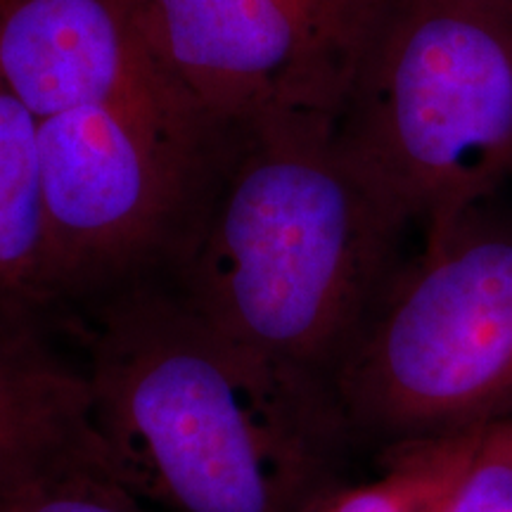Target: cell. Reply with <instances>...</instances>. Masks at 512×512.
Listing matches in <instances>:
<instances>
[{
    "label": "cell",
    "mask_w": 512,
    "mask_h": 512,
    "mask_svg": "<svg viewBox=\"0 0 512 512\" xmlns=\"http://www.w3.org/2000/svg\"><path fill=\"white\" fill-rule=\"evenodd\" d=\"M86 425L83 375L0 313V489Z\"/></svg>",
    "instance_id": "obj_8"
},
{
    "label": "cell",
    "mask_w": 512,
    "mask_h": 512,
    "mask_svg": "<svg viewBox=\"0 0 512 512\" xmlns=\"http://www.w3.org/2000/svg\"><path fill=\"white\" fill-rule=\"evenodd\" d=\"M498 430H501L505 434V439H508L512 444V415H510V418L498 420Z\"/></svg>",
    "instance_id": "obj_13"
},
{
    "label": "cell",
    "mask_w": 512,
    "mask_h": 512,
    "mask_svg": "<svg viewBox=\"0 0 512 512\" xmlns=\"http://www.w3.org/2000/svg\"><path fill=\"white\" fill-rule=\"evenodd\" d=\"M351 434L387 446L512 415V233L434 230L389 278L335 382Z\"/></svg>",
    "instance_id": "obj_4"
},
{
    "label": "cell",
    "mask_w": 512,
    "mask_h": 512,
    "mask_svg": "<svg viewBox=\"0 0 512 512\" xmlns=\"http://www.w3.org/2000/svg\"><path fill=\"white\" fill-rule=\"evenodd\" d=\"M247 138L228 176L204 190L171 285L226 335L335 399L406 221L349 162L337 128Z\"/></svg>",
    "instance_id": "obj_2"
},
{
    "label": "cell",
    "mask_w": 512,
    "mask_h": 512,
    "mask_svg": "<svg viewBox=\"0 0 512 512\" xmlns=\"http://www.w3.org/2000/svg\"><path fill=\"white\" fill-rule=\"evenodd\" d=\"M437 512H512V444L498 420L486 427L482 446Z\"/></svg>",
    "instance_id": "obj_12"
},
{
    "label": "cell",
    "mask_w": 512,
    "mask_h": 512,
    "mask_svg": "<svg viewBox=\"0 0 512 512\" xmlns=\"http://www.w3.org/2000/svg\"><path fill=\"white\" fill-rule=\"evenodd\" d=\"M486 3H491V5H498V8H503V10L512 12V0H486Z\"/></svg>",
    "instance_id": "obj_14"
},
{
    "label": "cell",
    "mask_w": 512,
    "mask_h": 512,
    "mask_svg": "<svg viewBox=\"0 0 512 512\" xmlns=\"http://www.w3.org/2000/svg\"><path fill=\"white\" fill-rule=\"evenodd\" d=\"M337 143L406 223L465 219L512 159V12L387 0Z\"/></svg>",
    "instance_id": "obj_3"
},
{
    "label": "cell",
    "mask_w": 512,
    "mask_h": 512,
    "mask_svg": "<svg viewBox=\"0 0 512 512\" xmlns=\"http://www.w3.org/2000/svg\"><path fill=\"white\" fill-rule=\"evenodd\" d=\"M387 0H140L166 76L211 126L337 128Z\"/></svg>",
    "instance_id": "obj_6"
},
{
    "label": "cell",
    "mask_w": 512,
    "mask_h": 512,
    "mask_svg": "<svg viewBox=\"0 0 512 512\" xmlns=\"http://www.w3.org/2000/svg\"><path fill=\"white\" fill-rule=\"evenodd\" d=\"M200 140L126 107L38 119L50 297H100L174 264L204 197Z\"/></svg>",
    "instance_id": "obj_5"
},
{
    "label": "cell",
    "mask_w": 512,
    "mask_h": 512,
    "mask_svg": "<svg viewBox=\"0 0 512 512\" xmlns=\"http://www.w3.org/2000/svg\"><path fill=\"white\" fill-rule=\"evenodd\" d=\"M0 81L36 119L126 107L207 131L166 76L140 0H0Z\"/></svg>",
    "instance_id": "obj_7"
},
{
    "label": "cell",
    "mask_w": 512,
    "mask_h": 512,
    "mask_svg": "<svg viewBox=\"0 0 512 512\" xmlns=\"http://www.w3.org/2000/svg\"><path fill=\"white\" fill-rule=\"evenodd\" d=\"M86 420L114 475L164 512H304L335 484L347 420L171 283L100 294L81 330Z\"/></svg>",
    "instance_id": "obj_1"
},
{
    "label": "cell",
    "mask_w": 512,
    "mask_h": 512,
    "mask_svg": "<svg viewBox=\"0 0 512 512\" xmlns=\"http://www.w3.org/2000/svg\"><path fill=\"white\" fill-rule=\"evenodd\" d=\"M50 299L38 119L0 81V313Z\"/></svg>",
    "instance_id": "obj_9"
},
{
    "label": "cell",
    "mask_w": 512,
    "mask_h": 512,
    "mask_svg": "<svg viewBox=\"0 0 512 512\" xmlns=\"http://www.w3.org/2000/svg\"><path fill=\"white\" fill-rule=\"evenodd\" d=\"M0 512H164L133 494L81 427L0 489Z\"/></svg>",
    "instance_id": "obj_11"
},
{
    "label": "cell",
    "mask_w": 512,
    "mask_h": 512,
    "mask_svg": "<svg viewBox=\"0 0 512 512\" xmlns=\"http://www.w3.org/2000/svg\"><path fill=\"white\" fill-rule=\"evenodd\" d=\"M486 427L387 446L380 477L332 484L304 512H437L482 446Z\"/></svg>",
    "instance_id": "obj_10"
}]
</instances>
